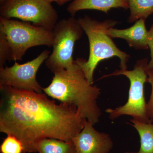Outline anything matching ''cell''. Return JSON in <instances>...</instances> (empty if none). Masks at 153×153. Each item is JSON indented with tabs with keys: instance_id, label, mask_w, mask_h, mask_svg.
Instances as JSON below:
<instances>
[{
	"instance_id": "1",
	"label": "cell",
	"mask_w": 153,
	"mask_h": 153,
	"mask_svg": "<svg viewBox=\"0 0 153 153\" xmlns=\"http://www.w3.org/2000/svg\"><path fill=\"white\" fill-rule=\"evenodd\" d=\"M0 132L22 143L24 153L36 152L41 140L72 142L85 119L76 107L49 99L45 93L0 85Z\"/></svg>"
},
{
	"instance_id": "2",
	"label": "cell",
	"mask_w": 153,
	"mask_h": 153,
	"mask_svg": "<svg viewBox=\"0 0 153 153\" xmlns=\"http://www.w3.org/2000/svg\"><path fill=\"white\" fill-rule=\"evenodd\" d=\"M43 91L61 103L76 107L83 118L94 125L99 121L102 112L97 100L100 89L88 82L75 61L71 68L54 73L51 83Z\"/></svg>"
},
{
	"instance_id": "3",
	"label": "cell",
	"mask_w": 153,
	"mask_h": 153,
	"mask_svg": "<svg viewBox=\"0 0 153 153\" xmlns=\"http://www.w3.org/2000/svg\"><path fill=\"white\" fill-rule=\"evenodd\" d=\"M77 20L88 38L89 55L87 60L77 58L75 61L84 72L88 82L93 84L95 69L100 62L105 59L118 57L120 69H127V63L130 56L119 49L112 38L106 33L108 29L117 25V21L108 19L100 22L88 16L79 17Z\"/></svg>"
},
{
	"instance_id": "4",
	"label": "cell",
	"mask_w": 153,
	"mask_h": 153,
	"mask_svg": "<svg viewBox=\"0 0 153 153\" xmlns=\"http://www.w3.org/2000/svg\"><path fill=\"white\" fill-rule=\"evenodd\" d=\"M147 58L137 60L133 69L116 70L112 73L105 74L99 79L111 76L124 75L130 81L129 90L127 101L125 104L116 108H108L105 112L109 115L111 120H114L123 115L130 116L133 119L143 123L151 122L148 116L146 103L144 96V84L147 82Z\"/></svg>"
},
{
	"instance_id": "5",
	"label": "cell",
	"mask_w": 153,
	"mask_h": 153,
	"mask_svg": "<svg viewBox=\"0 0 153 153\" xmlns=\"http://www.w3.org/2000/svg\"><path fill=\"white\" fill-rule=\"evenodd\" d=\"M0 30L5 35L11 55V61L22 60L28 49L39 46L52 47L53 30L23 22L0 16Z\"/></svg>"
},
{
	"instance_id": "6",
	"label": "cell",
	"mask_w": 153,
	"mask_h": 153,
	"mask_svg": "<svg viewBox=\"0 0 153 153\" xmlns=\"http://www.w3.org/2000/svg\"><path fill=\"white\" fill-rule=\"evenodd\" d=\"M53 31V49L45 63L47 68L54 74L68 69L74 65V45L81 38L84 31L77 19L72 16L58 21Z\"/></svg>"
},
{
	"instance_id": "7",
	"label": "cell",
	"mask_w": 153,
	"mask_h": 153,
	"mask_svg": "<svg viewBox=\"0 0 153 153\" xmlns=\"http://www.w3.org/2000/svg\"><path fill=\"white\" fill-rule=\"evenodd\" d=\"M0 4L3 18H16L49 30L58 22L57 11L46 0H5Z\"/></svg>"
},
{
	"instance_id": "8",
	"label": "cell",
	"mask_w": 153,
	"mask_h": 153,
	"mask_svg": "<svg viewBox=\"0 0 153 153\" xmlns=\"http://www.w3.org/2000/svg\"><path fill=\"white\" fill-rule=\"evenodd\" d=\"M50 54V51L46 49L38 57L27 63L19 64L15 61L11 67L5 66L0 68V85L43 93V88L37 81L36 75Z\"/></svg>"
},
{
	"instance_id": "9",
	"label": "cell",
	"mask_w": 153,
	"mask_h": 153,
	"mask_svg": "<svg viewBox=\"0 0 153 153\" xmlns=\"http://www.w3.org/2000/svg\"><path fill=\"white\" fill-rule=\"evenodd\" d=\"M94 125L85 119L81 131L73 138L76 153H108L113 146L108 134L96 130Z\"/></svg>"
},
{
	"instance_id": "10",
	"label": "cell",
	"mask_w": 153,
	"mask_h": 153,
	"mask_svg": "<svg viewBox=\"0 0 153 153\" xmlns=\"http://www.w3.org/2000/svg\"><path fill=\"white\" fill-rule=\"evenodd\" d=\"M145 22L146 19H139L130 27L125 29L111 28L107 30V34L111 38L124 39L130 47L136 50H145L149 48L148 31Z\"/></svg>"
},
{
	"instance_id": "11",
	"label": "cell",
	"mask_w": 153,
	"mask_h": 153,
	"mask_svg": "<svg viewBox=\"0 0 153 153\" xmlns=\"http://www.w3.org/2000/svg\"><path fill=\"white\" fill-rule=\"evenodd\" d=\"M113 8L129 9L128 0H75L68 5L67 11L74 16L77 12L82 10H95L108 14Z\"/></svg>"
},
{
	"instance_id": "12",
	"label": "cell",
	"mask_w": 153,
	"mask_h": 153,
	"mask_svg": "<svg viewBox=\"0 0 153 153\" xmlns=\"http://www.w3.org/2000/svg\"><path fill=\"white\" fill-rule=\"evenodd\" d=\"M38 153H76L73 143L54 138H45L36 145Z\"/></svg>"
},
{
	"instance_id": "13",
	"label": "cell",
	"mask_w": 153,
	"mask_h": 153,
	"mask_svg": "<svg viewBox=\"0 0 153 153\" xmlns=\"http://www.w3.org/2000/svg\"><path fill=\"white\" fill-rule=\"evenodd\" d=\"M131 125L136 129L140 137V146L137 153H153V123L141 122L133 119Z\"/></svg>"
},
{
	"instance_id": "14",
	"label": "cell",
	"mask_w": 153,
	"mask_h": 153,
	"mask_svg": "<svg viewBox=\"0 0 153 153\" xmlns=\"http://www.w3.org/2000/svg\"><path fill=\"white\" fill-rule=\"evenodd\" d=\"M130 16L129 23L139 19H146L153 14V0H128Z\"/></svg>"
},
{
	"instance_id": "15",
	"label": "cell",
	"mask_w": 153,
	"mask_h": 153,
	"mask_svg": "<svg viewBox=\"0 0 153 153\" xmlns=\"http://www.w3.org/2000/svg\"><path fill=\"white\" fill-rule=\"evenodd\" d=\"M1 153H24L22 143L16 137L7 135L0 146Z\"/></svg>"
},
{
	"instance_id": "16",
	"label": "cell",
	"mask_w": 153,
	"mask_h": 153,
	"mask_svg": "<svg viewBox=\"0 0 153 153\" xmlns=\"http://www.w3.org/2000/svg\"><path fill=\"white\" fill-rule=\"evenodd\" d=\"M7 61H11L10 50L4 33L0 30V68L6 66Z\"/></svg>"
},
{
	"instance_id": "17",
	"label": "cell",
	"mask_w": 153,
	"mask_h": 153,
	"mask_svg": "<svg viewBox=\"0 0 153 153\" xmlns=\"http://www.w3.org/2000/svg\"><path fill=\"white\" fill-rule=\"evenodd\" d=\"M147 73L148 75L147 82L151 84L152 86V92L149 100L147 103V109L148 116L151 122L153 123V68H147Z\"/></svg>"
},
{
	"instance_id": "18",
	"label": "cell",
	"mask_w": 153,
	"mask_h": 153,
	"mask_svg": "<svg viewBox=\"0 0 153 153\" xmlns=\"http://www.w3.org/2000/svg\"><path fill=\"white\" fill-rule=\"evenodd\" d=\"M147 44L148 47L150 49L151 59L148 63L147 68L149 69L153 68V24L148 31Z\"/></svg>"
},
{
	"instance_id": "19",
	"label": "cell",
	"mask_w": 153,
	"mask_h": 153,
	"mask_svg": "<svg viewBox=\"0 0 153 153\" xmlns=\"http://www.w3.org/2000/svg\"><path fill=\"white\" fill-rule=\"evenodd\" d=\"M49 2L51 3L52 2H55L57 3V4L59 6H62L65 4L66 3L69 1H73L75 0H46Z\"/></svg>"
},
{
	"instance_id": "20",
	"label": "cell",
	"mask_w": 153,
	"mask_h": 153,
	"mask_svg": "<svg viewBox=\"0 0 153 153\" xmlns=\"http://www.w3.org/2000/svg\"><path fill=\"white\" fill-rule=\"evenodd\" d=\"M124 153H137V152H126Z\"/></svg>"
},
{
	"instance_id": "21",
	"label": "cell",
	"mask_w": 153,
	"mask_h": 153,
	"mask_svg": "<svg viewBox=\"0 0 153 153\" xmlns=\"http://www.w3.org/2000/svg\"><path fill=\"white\" fill-rule=\"evenodd\" d=\"M5 1V0H0V4H1V3L3 2H4V1Z\"/></svg>"
}]
</instances>
